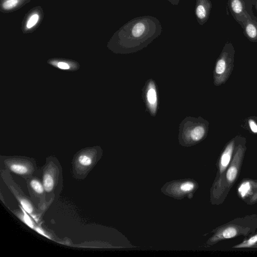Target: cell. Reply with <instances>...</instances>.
I'll list each match as a JSON object with an SVG mask.
<instances>
[{
    "instance_id": "obj_1",
    "label": "cell",
    "mask_w": 257,
    "mask_h": 257,
    "mask_svg": "<svg viewBox=\"0 0 257 257\" xmlns=\"http://www.w3.org/2000/svg\"><path fill=\"white\" fill-rule=\"evenodd\" d=\"M162 32L159 20L151 16L135 18L122 26L114 34L115 50L122 54L136 52L146 47Z\"/></svg>"
},
{
    "instance_id": "obj_2",
    "label": "cell",
    "mask_w": 257,
    "mask_h": 257,
    "mask_svg": "<svg viewBox=\"0 0 257 257\" xmlns=\"http://www.w3.org/2000/svg\"><path fill=\"white\" fill-rule=\"evenodd\" d=\"M246 147L244 144L236 145L230 163L223 174L214 179L210 188V202L212 205L221 204L237 180L242 165Z\"/></svg>"
},
{
    "instance_id": "obj_3",
    "label": "cell",
    "mask_w": 257,
    "mask_h": 257,
    "mask_svg": "<svg viewBox=\"0 0 257 257\" xmlns=\"http://www.w3.org/2000/svg\"><path fill=\"white\" fill-rule=\"evenodd\" d=\"M257 229V214L236 217L214 229L213 235L207 240L205 245H213L224 239L240 236L248 237Z\"/></svg>"
},
{
    "instance_id": "obj_4",
    "label": "cell",
    "mask_w": 257,
    "mask_h": 257,
    "mask_svg": "<svg viewBox=\"0 0 257 257\" xmlns=\"http://www.w3.org/2000/svg\"><path fill=\"white\" fill-rule=\"evenodd\" d=\"M41 174L46 201L53 202L57 200L63 186L62 167L58 160L54 157L47 158L41 168Z\"/></svg>"
},
{
    "instance_id": "obj_5",
    "label": "cell",
    "mask_w": 257,
    "mask_h": 257,
    "mask_svg": "<svg viewBox=\"0 0 257 257\" xmlns=\"http://www.w3.org/2000/svg\"><path fill=\"white\" fill-rule=\"evenodd\" d=\"M0 175L3 182L16 198L19 204L34 218L37 223H40L45 212L36 207L31 198L27 196L15 182L8 171L1 168Z\"/></svg>"
},
{
    "instance_id": "obj_6",
    "label": "cell",
    "mask_w": 257,
    "mask_h": 257,
    "mask_svg": "<svg viewBox=\"0 0 257 257\" xmlns=\"http://www.w3.org/2000/svg\"><path fill=\"white\" fill-rule=\"evenodd\" d=\"M206 132V125L199 118L186 117L180 125L179 143L185 147L194 145L205 138Z\"/></svg>"
},
{
    "instance_id": "obj_7",
    "label": "cell",
    "mask_w": 257,
    "mask_h": 257,
    "mask_svg": "<svg viewBox=\"0 0 257 257\" xmlns=\"http://www.w3.org/2000/svg\"><path fill=\"white\" fill-rule=\"evenodd\" d=\"M101 153L96 149L84 150L76 154L71 162L73 177L84 180L97 164Z\"/></svg>"
},
{
    "instance_id": "obj_8",
    "label": "cell",
    "mask_w": 257,
    "mask_h": 257,
    "mask_svg": "<svg viewBox=\"0 0 257 257\" xmlns=\"http://www.w3.org/2000/svg\"><path fill=\"white\" fill-rule=\"evenodd\" d=\"M1 164L3 166V169L24 179L36 176L39 170L36 161L29 157H1Z\"/></svg>"
},
{
    "instance_id": "obj_9",
    "label": "cell",
    "mask_w": 257,
    "mask_h": 257,
    "mask_svg": "<svg viewBox=\"0 0 257 257\" xmlns=\"http://www.w3.org/2000/svg\"><path fill=\"white\" fill-rule=\"evenodd\" d=\"M198 183L192 179L176 180L166 183L162 188V192L177 199L185 197L191 199L198 188Z\"/></svg>"
},
{
    "instance_id": "obj_10",
    "label": "cell",
    "mask_w": 257,
    "mask_h": 257,
    "mask_svg": "<svg viewBox=\"0 0 257 257\" xmlns=\"http://www.w3.org/2000/svg\"><path fill=\"white\" fill-rule=\"evenodd\" d=\"M25 180L32 201L38 209L46 212L53 202L46 201V192L42 179L34 176Z\"/></svg>"
},
{
    "instance_id": "obj_11",
    "label": "cell",
    "mask_w": 257,
    "mask_h": 257,
    "mask_svg": "<svg viewBox=\"0 0 257 257\" xmlns=\"http://www.w3.org/2000/svg\"><path fill=\"white\" fill-rule=\"evenodd\" d=\"M238 197L246 204L257 203V179L243 178L236 187Z\"/></svg>"
},
{
    "instance_id": "obj_12",
    "label": "cell",
    "mask_w": 257,
    "mask_h": 257,
    "mask_svg": "<svg viewBox=\"0 0 257 257\" xmlns=\"http://www.w3.org/2000/svg\"><path fill=\"white\" fill-rule=\"evenodd\" d=\"M144 94L148 110L152 115L155 116L158 109V95L156 83L152 79L146 82Z\"/></svg>"
},
{
    "instance_id": "obj_13",
    "label": "cell",
    "mask_w": 257,
    "mask_h": 257,
    "mask_svg": "<svg viewBox=\"0 0 257 257\" xmlns=\"http://www.w3.org/2000/svg\"><path fill=\"white\" fill-rule=\"evenodd\" d=\"M234 140L230 141L221 153L216 164L217 172L215 179L220 177L227 168L232 160L235 148Z\"/></svg>"
},
{
    "instance_id": "obj_14",
    "label": "cell",
    "mask_w": 257,
    "mask_h": 257,
    "mask_svg": "<svg viewBox=\"0 0 257 257\" xmlns=\"http://www.w3.org/2000/svg\"><path fill=\"white\" fill-rule=\"evenodd\" d=\"M239 24L247 39L252 42H257V17L254 15L248 14Z\"/></svg>"
},
{
    "instance_id": "obj_15",
    "label": "cell",
    "mask_w": 257,
    "mask_h": 257,
    "mask_svg": "<svg viewBox=\"0 0 257 257\" xmlns=\"http://www.w3.org/2000/svg\"><path fill=\"white\" fill-rule=\"evenodd\" d=\"M227 5L232 16L238 24L249 14L244 0H228Z\"/></svg>"
},
{
    "instance_id": "obj_16",
    "label": "cell",
    "mask_w": 257,
    "mask_h": 257,
    "mask_svg": "<svg viewBox=\"0 0 257 257\" xmlns=\"http://www.w3.org/2000/svg\"><path fill=\"white\" fill-rule=\"evenodd\" d=\"M212 3L210 0H196L195 7V15L197 22L200 25H204L208 20Z\"/></svg>"
},
{
    "instance_id": "obj_17",
    "label": "cell",
    "mask_w": 257,
    "mask_h": 257,
    "mask_svg": "<svg viewBox=\"0 0 257 257\" xmlns=\"http://www.w3.org/2000/svg\"><path fill=\"white\" fill-rule=\"evenodd\" d=\"M11 212L22 222L34 230L37 223L21 206L19 205V208L12 210Z\"/></svg>"
},
{
    "instance_id": "obj_18",
    "label": "cell",
    "mask_w": 257,
    "mask_h": 257,
    "mask_svg": "<svg viewBox=\"0 0 257 257\" xmlns=\"http://www.w3.org/2000/svg\"><path fill=\"white\" fill-rule=\"evenodd\" d=\"M257 244V232L246 237L242 242L238 243L232 247L234 248H247L254 247Z\"/></svg>"
},
{
    "instance_id": "obj_19",
    "label": "cell",
    "mask_w": 257,
    "mask_h": 257,
    "mask_svg": "<svg viewBox=\"0 0 257 257\" xmlns=\"http://www.w3.org/2000/svg\"><path fill=\"white\" fill-rule=\"evenodd\" d=\"M34 230L39 234L50 239L55 240L53 233L51 232H49L48 230H47L41 226L40 225V223H37Z\"/></svg>"
},
{
    "instance_id": "obj_20",
    "label": "cell",
    "mask_w": 257,
    "mask_h": 257,
    "mask_svg": "<svg viewBox=\"0 0 257 257\" xmlns=\"http://www.w3.org/2000/svg\"><path fill=\"white\" fill-rule=\"evenodd\" d=\"M39 20L38 15L35 14L33 15L29 19L27 23V27L28 29L32 28L36 25Z\"/></svg>"
},
{
    "instance_id": "obj_21",
    "label": "cell",
    "mask_w": 257,
    "mask_h": 257,
    "mask_svg": "<svg viewBox=\"0 0 257 257\" xmlns=\"http://www.w3.org/2000/svg\"><path fill=\"white\" fill-rule=\"evenodd\" d=\"M18 3V0H7L3 4L5 10H10L15 7Z\"/></svg>"
},
{
    "instance_id": "obj_22",
    "label": "cell",
    "mask_w": 257,
    "mask_h": 257,
    "mask_svg": "<svg viewBox=\"0 0 257 257\" xmlns=\"http://www.w3.org/2000/svg\"><path fill=\"white\" fill-rule=\"evenodd\" d=\"M244 1L245 2L246 7H247L248 13L250 15H254L253 13V11H252V6H253L252 5V2L253 0H244Z\"/></svg>"
},
{
    "instance_id": "obj_23",
    "label": "cell",
    "mask_w": 257,
    "mask_h": 257,
    "mask_svg": "<svg viewBox=\"0 0 257 257\" xmlns=\"http://www.w3.org/2000/svg\"><path fill=\"white\" fill-rule=\"evenodd\" d=\"M249 124L252 132L254 133H257V125L255 122L252 120H250Z\"/></svg>"
},
{
    "instance_id": "obj_24",
    "label": "cell",
    "mask_w": 257,
    "mask_h": 257,
    "mask_svg": "<svg viewBox=\"0 0 257 257\" xmlns=\"http://www.w3.org/2000/svg\"><path fill=\"white\" fill-rule=\"evenodd\" d=\"M58 67L62 69H68L69 68V66L66 63L60 62L58 63Z\"/></svg>"
},
{
    "instance_id": "obj_25",
    "label": "cell",
    "mask_w": 257,
    "mask_h": 257,
    "mask_svg": "<svg viewBox=\"0 0 257 257\" xmlns=\"http://www.w3.org/2000/svg\"><path fill=\"white\" fill-rule=\"evenodd\" d=\"M172 5L177 6L178 5L180 0H168Z\"/></svg>"
},
{
    "instance_id": "obj_26",
    "label": "cell",
    "mask_w": 257,
    "mask_h": 257,
    "mask_svg": "<svg viewBox=\"0 0 257 257\" xmlns=\"http://www.w3.org/2000/svg\"><path fill=\"white\" fill-rule=\"evenodd\" d=\"M252 5L253 6L257 11V0H253Z\"/></svg>"
}]
</instances>
